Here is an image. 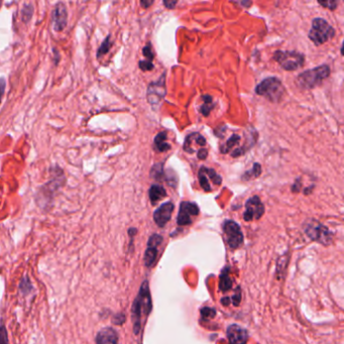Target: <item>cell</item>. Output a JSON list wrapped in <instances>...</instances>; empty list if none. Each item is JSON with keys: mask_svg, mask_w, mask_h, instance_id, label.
<instances>
[{"mask_svg": "<svg viewBox=\"0 0 344 344\" xmlns=\"http://www.w3.org/2000/svg\"><path fill=\"white\" fill-rule=\"evenodd\" d=\"M152 297L150 293L149 283L145 281L141 287L140 293L135 298L132 309H131V317L133 323V332L134 334H139L142 329V319L143 316L148 317L152 311Z\"/></svg>", "mask_w": 344, "mask_h": 344, "instance_id": "cell-1", "label": "cell"}, {"mask_svg": "<svg viewBox=\"0 0 344 344\" xmlns=\"http://www.w3.org/2000/svg\"><path fill=\"white\" fill-rule=\"evenodd\" d=\"M330 75V67L328 65H322L318 66L316 68L310 69L303 73H301L297 77V85L301 89L309 90L317 87L324 81L326 78H328Z\"/></svg>", "mask_w": 344, "mask_h": 344, "instance_id": "cell-2", "label": "cell"}, {"mask_svg": "<svg viewBox=\"0 0 344 344\" xmlns=\"http://www.w3.org/2000/svg\"><path fill=\"white\" fill-rule=\"evenodd\" d=\"M254 91L257 95L263 96L271 102H279L285 94V87L278 78L268 77L262 80Z\"/></svg>", "mask_w": 344, "mask_h": 344, "instance_id": "cell-3", "label": "cell"}, {"mask_svg": "<svg viewBox=\"0 0 344 344\" xmlns=\"http://www.w3.org/2000/svg\"><path fill=\"white\" fill-rule=\"evenodd\" d=\"M335 35L334 29L323 19H314L309 32V39L316 45H323L330 41Z\"/></svg>", "mask_w": 344, "mask_h": 344, "instance_id": "cell-4", "label": "cell"}, {"mask_svg": "<svg viewBox=\"0 0 344 344\" xmlns=\"http://www.w3.org/2000/svg\"><path fill=\"white\" fill-rule=\"evenodd\" d=\"M304 231L311 240L323 245H329L332 242V233L330 230L315 219H310L305 222Z\"/></svg>", "mask_w": 344, "mask_h": 344, "instance_id": "cell-5", "label": "cell"}, {"mask_svg": "<svg viewBox=\"0 0 344 344\" xmlns=\"http://www.w3.org/2000/svg\"><path fill=\"white\" fill-rule=\"evenodd\" d=\"M272 58L286 71H295L305 62V57L295 51H277Z\"/></svg>", "mask_w": 344, "mask_h": 344, "instance_id": "cell-6", "label": "cell"}, {"mask_svg": "<svg viewBox=\"0 0 344 344\" xmlns=\"http://www.w3.org/2000/svg\"><path fill=\"white\" fill-rule=\"evenodd\" d=\"M223 230H224L227 244L229 245L230 248L236 249L242 244L243 234H242L240 226L236 222L232 220L225 221V223L223 224Z\"/></svg>", "mask_w": 344, "mask_h": 344, "instance_id": "cell-7", "label": "cell"}, {"mask_svg": "<svg viewBox=\"0 0 344 344\" xmlns=\"http://www.w3.org/2000/svg\"><path fill=\"white\" fill-rule=\"evenodd\" d=\"M165 77L166 75L163 74L158 81L152 82L148 86L147 98H148V102L153 106L159 105L167 94Z\"/></svg>", "mask_w": 344, "mask_h": 344, "instance_id": "cell-8", "label": "cell"}, {"mask_svg": "<svg viewBox=\"0 0 344 344\" xmlns=\"http://www.w3.org/2000/svg\"><path fill=\"white\" fill-rule=\"evenodd\" d=\"M264 213L263 204L257 196L249 198L245 204V211L243 214L244 221L250 222L253 220H258Z\"/></svg>", "mask_w": 344, "mask_h": 344, "instance_id": "cell-9", "label": "cell"}, {"mask_svg": "<svg viewBox=\"0 0 344 344\" xmlns=\"http://www.w3.org/2000/svg\"><path fill=\"white\" fill-rule=\"evenodd\" d=\"M199 214V208L195 203L184 201L181 203L180 211L178 214L177 223L180 226L189 225L192 223V217Z\"/></svg>", "mask_w": 344, "mask_h": 344, "instance_id": "cell-10", "label": "cell"}, {"mask_svg": "<svg viewBox=\"0 0 344 344\" xmlns=\"http://www.w3.org/2000/svg\"><path fill=\"white\" fill-rule=\"evenodd\" d=\"M54 30L58 33L63 32L68 25V11L63 3H58L52 14Z\"/></svg>", "mask_w": 344, "mask_h": 344, "instance_id": "cell-11", "label": "cell"}, {"mask_svg": "<svg viewBox=\"0 0 344 344\" xmlns=\"http://www.w3.org/2000/svg\"><path fill=\"white\" fill-rule=\"evenodd\" d=\"M163 242V237L159 234H153L148 242V248L145 253V264L148 267H151L158 255V247L161 245Z\"/></svg>", "mask_w": 344, "mask_h": 344, "instance_id": "cell-12", "label": "cell"}, {"mask_svg": "<svg viewBox=\"0 0 344 344\" xmlns=\"http://www.w3.org/2000/svg\"><path fill=\"white\" fill-rule=\"evenodd\" d=\"M174 211V204L172 202H167L155 211L154 220L160 227H165L167 223L171 220L172 213Z\"/></svg>", "mask_w": 344, "mask_h": 344, "instance_id": "cell-13", "label": "cell"}, {"mask_svg": "<svg viewBox=\"0 0 344 344\" xmlns=\"http://www.w3.org/2000/svg\"><path fill=\"white\" fill-rule=\"evenodd\" d=\"M226 334H227L228 341L233 344H243L248 339L247 331L236 324L230 325L227 328Z\"/></svg>", "mask_w": 344, "mask_h": 344, "instance_id": "cell-14", "label": "cell"}, {"mask_svg": "<svg viewBox=\"0 0 344 344\" xmlns=\"http://www.w3.org/2000/svg\"><path fill=\"white\" fill-rule=\"evenodd\" d=\"M95 341L99 344H105V343H117L118 342V336L114 329L107 327L100 330L96 336Z\"/></svg>", "mask_w": 344, "mask_h": 344, "instance_id": "cell-15", "label": "cell"}, {"mask_svg": "<svg viewBox=\"0 0 344 344\" xmlns=\"http://www.w3.org/2000/svg\"><path fill=\"white\" fill-rule=\"evenodd\" d=\"M194 144H196L199 147H204L206 145V141H205V139L201 134H199V133H192V134L187 136V139L185 141V145H184V150L187 153H190L191 152V148H192V146Z\"/></svg>", "mask_w": 344, "mask_h": 344, "instance_id": "cell-16", "label": "cell"}, {"mask_svg": "<svg viewBox=\"0 0 344 344\" xmlns=\"http://www.w3.org/2000/svg\"><path fill=\"white\" fill-rule=\"evenodd\" d=\"M149 195H150V200L152 204H156L157 202L161 201L163 198L167 196V192L163 186L155 184L150 188Z\"/></svg>", "mask_w": 344, "mask_h": 344, "instance_id": "cell-17", "label": "cell"}, {"mask_svg": "<svg viewBox=\"0 0 344 344\" xmlns=\"http://www.w3.org/2000/svg\"><path fill=\"white\" fill-rule=\"evenodd\" d=\"M155 148L158 152L163 153L171 149V146L167 143V132H160L155 139Z\"/></svg>", "mask_w": 344, "mask_h": 344, "instance_id": "cell-18", "label": "cell"}, {"mask_svg": "<svg viewBox=\"0 0 344 344\" xmlns=\"http://www.w3.org/2000/svg\"><path fill=\"white\" fill-rule=\"evenodd\" d=\"M232 287V281L231 278L229 277L228 273V268H225L222 270L220 274V280H219V288L223 293L228 292Z\"/></svg>", "mask_w": 344, "mask_h": 344, "instance_id": "cell-19", "label": "cell"}, {"mask_svg": "<svg viewBox=\"0 0 344 344\" xmlns=\"http://www.w3.org/2000/svg\"><path fill=\"white\" fill-rule=\"evenodd\" d=\"M202 99L204 101L203 105L200 107V112L204 115V116H208L211 112V110L213 109V100L212 97L209 95H204L202 96Z\"/></svg>", "mask_w": 344, "mask_h": 344, "instance_id": "cell-20", "label": "cell"}, {"mask_svg": "<svg viewBox=\"0 0 344 344\" xmlns=\"http://www.w3.org/2000/svg\"><path fill=\"white\" fill-rule=\"evenodd\" d=\"M112 47V42H111V36H107L104 41L102 42V44L100 45V47L97 49V53H96V57L97 59L102 58L103 56H105L111 49Z\"/></svg>", "mask_w": 344, "mask_h": 344, "instance_id": "cell-21", "label": "cell"}, {"mask_svg": "<svg viewBox=\"0 0 344 344\" xmlns=\"http://www.w3.org/2000/svg\"><path fill=\"white\" fill-rule=\"evenodd\" d=\"M239 141H240L239 135H237V134H232L230 139H229V140L225 143V145L222 147L221 152H222L223 154H227V153H228L230 150H232L236 145H238Z\"/></svg>", "mask_w": 344, "mask_h": 344, "instance_id": "cell-22", "label": "cell"}, {"mask_svg": "<svg viewBox=\"0 0 344 344\" xmlns=\"http://www.w3.org/2000/svg\"><path fill=\"white\" fill-rule=\"evenodd\" d=\"M34 16V7L32 5H25L22 10V21L25 24L31 22Z\"/></svg>", "mask_w": 344, "mask_h": 344, "instance_id": "cell-23", "label": "cell"}, {"mask_svg": "<svg viewBox=\"0 0 344 344\" xmlns=\"http://www.w3.org/2000/svg\"><path fill=\"white\" fill-rule=\"evenodd\" d=\"M203 170V172L205 173V175L207 176L208 179H210L214 184L216 185H220L221 184V177L212 169H208V168H205V167H202L201 168Z\"/></svg>", "mask_w": 344, "mask_h": 344, "instance_id": "cell-24", "label": "cell"}, {"mask_svg": "<svg viewBox=\"0 0 344 344\" xmlns=\"http://www.w3.org/2000/svg\"><path fill=\"white\" fill-rule=\"evenodd\" d=\"M199 181H200V186L202 187V189L206 192H209L211 191V186L209 183V179L207 178V176L205 175V173L203 172L202 169H200L199 171Z\"/></svg>", "mask_w": 344, "mask_h": 344, "instance_id": "cell-25", "label": "cell"}, {"mask_svg": "<svg viewBox=\"0 0 344 344\" xmlns=\"http://www.w3.org/2000/svg\"><path fill=\"white\" fill-rule=\"evenodd\" d=\"M261 172V169H260V165L259 164H254L253 165V168L250 172H246L244 174V177H243V180H250L251 178H255V177H258L259 174Z\"/></svg>", "mask_w": 344, "mask_h": 344, "instance_id": "cell-26", "label": "cell"}, {"mask_svg": "<svg viewBox=\"0 0 344 344\" xmlns=\"http://www.w3.org/2000/svg\"><path fill=\"white\" fill-rule=\"evenodd\" d=\"M318 4L325 8V9H328L330 11H334L337 9V0H317Z\"/></svg>", "mask_w": 344, "mask_h": 344, "instance_id": "cell-27", "label": "cell"}, {"mask_svg": "<svg viewBox=\"0 0 344 344\" xmlns=\"http://www.w3.org/2000/svg\"><path fill=\"white\" fill-rule=\"evenodd\" d=\"M139 66H140V69L142 71L144 72H148V71H152L153 69H154V64H153V61H150V60H147V61H140L139 63Z\"/></svg>", "mask_w": 344, "mask_h": 344, "instance_id": "cell-28", "label": "cell"}, {"mask_svg": "<svg viewBox=\"0 0 344 344\" xmlns=\"http://www.w3.org/2000/svg\"><path fill=\"white\" fill-rule=\"evenodd\" d=\"M201 315L203 318H213L216 315V311L212 308L209 307H205L201 310Z\"/></svg>", "mask_w": 344, "mask_h": 344, "instance_id": "cell-29", "label": "cell"}, {"mask_svg": "<svg viewBox=\"0 0 344 344\" xmlns=\"http://www.w3.org/2000/svg\"><path fill=\"white\" fill-rule=\"evenodd\" d=\"M143 55L150 61H153L154 60V52H153V48H152V45L149 44L147 45L144 49H143Z\"/></svg>", "mask_w": 344, "mask_h": 344, "instance_id": "cell-30", "label": "cell"}, {"mask_svg": "<svg viewBox=\"0 0 344 344\" xmlns=\"http://www.w3.org/2000/svg\"><path fill=\"white\" fill-rule=\"evenodd\" d=\"M240 301H241V290L239 287H237L232 297V303L234 306H238L240 304Z\"/></svg>", "mask_w": 344, "mask_h": 344, "instance_id": "cell-31", "label": "cell"}, {"mask_svg": "<svg viewBox=\"0 0 344 344\" xmlns=\"http://www.w3.org/2000/svg\"><path fill=\"white\" fill-rule=\"evenodd\" d=\"M6 89H7V81L5 78H0V103L3 101L4 95L6 93Z\"/></svg>", "mask_w": 344, "mask_h": 344, "instance_id": "cell-32", "label": "cell"}, {"mask_svg": "<svg viewBox=\"0 0 344 344\" xmlns=\"http://www.w3.org/2000/svg\"><path fill=\"white\" fill-rule=\"evenodd\" d=\"M178 0H164V6L168 10H173L177 6Z\"/></svg>", "mask_w": 344, "mask_h": 344, "instance_id": "cell-33", "label": "cell"}, {"mask_svg": "<svg viewBox=\"0 0 344 344\" xmlns=\"http://www.w3.org/2000/svg\"><path fill=\"white\" fill-rule=\"evenodd\" d=\"M207 156H208V151H207V150H205V149L199 150V152H198V158H199L200 160H205L206 158H207Z\"/></svg>", "mask_w": 344, "mask_h": 344, "instance_id": "cell-34", "label": "cell"}, {"mask_svg": "<svg viewBox=\"0 0 344 344\" xmlns=\"http://www.w3.org/2000/svg\"><path fill=\"white\" fill-rule=\"evenodd\" d=\"M154 2L155 0H141V6L143 9L147 10L154 4Z\"/></svg>", "mask_w": 344, "mask_h": 344, "instance_id": "cell-35", "label": "cell"}, {"mask_svg": "<svg viewBox=\"0 0 344 344\" xmlns=\"http://www.w3.org/2000/svg\"><path fill=\"white\" fill-rule=\"evenodd\" d=\"M7 331L4 332V334L2 333V327H0V342H8V337H7Z\"/></svg>", "mask_w": 344, "mask_h": 344, "instance_id": "cell-36", "label": "cell"}, {"mask_svg": "<svg viewBox=\"0 0 344 344\" xmlns=\"http://www.w3.org/2000/svg\"><path fill=\"white\" fill-rule=\"evenodd\" d=\"M54 54H55V65H58L60 63V54L57 49H54Z\"/></svg>", "mask_w": 344, "mask_h": 344, "instance_id": "cell-37", "label": "cell"}, {"mask_svg": "<svg viewBox=\"0 0 344 344\" xmlns=\"http://www.w3.org/2000/svg\"><path fill=\"white\" fill-rule=\"evenodd\" d=\"M229 302H230V299H229V298H223V299L221 300V303L224 304L225 306H227V305L229 304Z\"/></svg>", "mask_w": 344, "mask_h": 344, "instance_id": "cell-38", "label": "cell"}, {"mask_svg": "<svg viewBox=\"0 0 344 344\" xmlns=\"http://www.w3.org/2000/svg\"><path fill=\"white\" fill-rule=\"evenodd\" d=\"M2 6H3V0H0V8H2Z\"/></svg>", "mask_w": 344, "mask_h": 344, "instance_id": "cell-39", "label": "cell"}]
</instances>
